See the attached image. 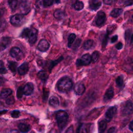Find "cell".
Wrapping results in <instances>:
<instances>
[{"mask_svg": "<svg viewBox=\"0 0 133 133\" xmlns=\"http://www.w3.org/2000/svg\"><path fill=\"white\" fill-rule=\"evenodd\" d=\"M57 89L61 92H66L69 91L72 86L73 83L71 79L68 76H63L61 77L57 82Z\"/></svg>", "mask_w": 133, "mask_h": 133, "instance_id": "obj_1", "label": "cell"}, {"mask_svg": "<svg viewBox=\"0 0 133 133\" xmlns=\"http://www.w3.org/2000/svg\"><path fill=\"white\" fill-rule=\"evenodd\" d=\"M55 117L59 129L61 131L63 130L65 127L69 118L67 113L64 111L59 110L56 112Z\"/></svg>", "mask_w": 133, "mask_h": 133, "instance_id": "obj_2", "label": "cell"}, {"mask_svg": "<svg viewBox=\"0 0 133 133\" xmlns=\"http://www.w3.org/2000/svg\"><path fill=\"white\" fill-rule=\"evenodd\" d=\"M25 18L23 14H16L10 18V23L14 26H18L21 25L24 22Z\"/></svg>", "mask_w": 133, "mask_h": 133, "instance_id": "obj_3", "label": "cell"}, {"mask_svg": "<svg viewBox=\"0 0 133 133\" xmlns=\"http://www.w3.org/2000/svg\"><path fill=\"white\" fill-rule=\"evenodd\" d=\"M91 61V56L89 54H85L80 58L77 59L76 61V65L77 66L87 65L89 64Z\"/></svg>", "mask_w": 133, "mask_h": 133, "instance_id": "obj_4", "label": "cell"}, {"mask_svg": "<svg viewBox=\"0 0 133 133\" xmlns=\"http://www.w3.org/2000/svg\"><path fill=\"white\" fill-rule=\"evenodd\" d=\"M121 112L123 115H128L133 113V102L130 100L126 101L123 105Z\"/></svg>", "mask_w": 133, "mask_h": 133, "instance_id": "obj_5", "label": "cell"}, {"mask_svg": "<svg viewBox=\"0 0 133 133\" xmlns=\"http://www.w3.org/2000/svg\"><path fill=\"white\" fill-rule=\"evenodd\" d=\"M10 55L12 58L16 59L17 60H22L24 57L23 52L17 47H13L10 49Z\"/></svg>", "mask_w": 133, "mask_h": 133, "instance_id": "obj_6", "label": "cell"}, {"mask_svg": "<svg viewBox=\"0 0 133 133\" xmlns=\"http://www.w3.org/2000/svg\"><path fill=\"white\" fill-rule=\"evenodd\" d=\"M19 9L20 12L23 15L28 14L30 11V6L29 0H20Z\"/></svg>", "mask_w": 133, "mask_h": 133, "instance_id": "obj_7", "label": "cell"}, {"mask_svg": "<svg viewBox=\"0 0 133 133\" xmlns=\"http://www.w3.org/2000/svg\"><path fill=\"white\" fill-rule=\"evenodd\" d=\"M37 37V30L35 28H31L29 29V31L28 32L27 38H28L29 42L31 44H34Z\"/></svg>", "mask_w": 133, "mask_h": 133, "instance_id": "obj_8", "label": "cell"}, {"mask_svg": "<svg viewBox=\"0 0 133 133\" xmlns=\"http://www.w3.org/2000/svg\"><path fill=\"white\" fill-rule=\"evenodd\" d=\"M106 15L103 11H99L97 14L95 18V22L97 26L102 25L105 21Z\"/></svg>", "mask_w": 133, "mask_h": 133, "instance_id": "obj_9", "label": "cell"}, {"mask_svg": "<svg viewBox=\"0 0 133 133\" xmlns=\"http://www.w3.org/2000/svg\"><path fill=\"white\" fill-rule=\"evenodd\" d=\"M49 47L50 45L48 42H47V41L45 39H42L39 41L37 45V48L40 51L45 52L49 49Z\"/></svg>", "mask_w": 133, "mask_h": 133, "instance_id": "obj_10", "label": "cell"}, {"mask_svg": "<svg viewBox=\"0 0 133 133\" xmlns=\"http://www.w3.org/2000/svg\"><path fill=\"white\" fill-rule=\"evenodd\" d=\"M117 111V108L115 107L109 108L105 112V118L107 122H110L115 115Z\"/></svg>", "mask_w": 133, "mask_h": 133, "instance_id": "obj_11", "label": "cell"}, {"mask_svg": "<svg viewBox=\"0 0 133 133\" xmlns=\"http://www.w3.org/2000/svg\"><path fill=\"white\" fill-rule=\"evenodd\" d=\"M125 38L126 43L129 46H133V30L128 29L125 33Z\"/></svg>", "mask_w": 133, "mask_h": 133, "instance_id": "obj_12", "label": "cell"}, {"mask_svg": "<svg viewBox=\"0 0 133 133\" xmlns=\"http://www.w3.org/2000/svg\"><path fill=\"white\" fill-rule=\"evenodd\" d=\"M74 90L76 95L81 96L85 91V87L83 83H77L75 85Z\"/></svg>", "mask_w": 133, "mask_h": 133, "instance_id": "obj_13", "label": "cell"}, {"mask_svg": "<svg viewBox=\"0 0 133 133\" xmlns=\"http://www.w3.org/2000/svg\"><path fill=\"white\" fill-rule=\"evenodd\" d=\"M11 38L10 37H2L1 39V51L6 49L10 44Z\"/></svg>", "mask_w": 133, "mask_h": 133, "instance_id": "obj_14", "label": "cell"}, {"mask_svg": "<svg viewBox=\"0 0 133 133\" xmlns=\"http://www.w3.org/2000/svg\"><path fill=\"white\" fill-rule=\"evenodd\" d=\"M34 90V85L31 82L26 83L23 88V91L24 95L26 96H29L31 95Z\"/></svg>", "mask_w": 133, "mask_h": 133, "instance_id": "obj_15", "label": "cell"}, {"mask_svg": "<svg viewBox=\"0 0 133 133\" xmlns=\"http://www.w3.org/2000/svg\"><path fill=\"white\" fill-rule=\"evenodd\" d=\"M19 75H25L29 70V64L27 62H23L21 64L17 69Z\"/></svg>", "mask_w": 133, "mask_h": 133, "instance_id": "obj_16", "label": "cell"}, {"mask_svg": "<svg viewBox=\"0 0 133 133\" xmlns=\"http://www.w3.org/2000/svg\"><path fill=\"white\" fill-rule=\"evenodd\" d=\"M114 96V89L112 87H109L105 92L103 97V100L104 101H108L111 100Z\"/></svg>", "mask_w": 133, "mask_h": 133, "instance_id": "obj_17", "label": "cell"}, {"mask_svg": "<svg viewBox=\"0 0 133 133\" xmlns=\"http://www.w3.org/2000/svg\"><path fill=\"white\" fill-rule=\"evenodd\" d=\"M101 5V2L99 0H90L89 8L92 10L98 9Z\"/></svg>", "mask_w": 133, "mask_h": 133, "instance_id": "obj_18", "label": "cell"}, {"mask_svg": "<svg viewBox=\"0 0 133 133\" xmlns=\"http://www.w3.org/2000/svg\"><path fill=\"white\" fill-rule=\"evenodd\" d=\"M49 105L53 108H57L59 105V100L58 97L55 96H51L49 101Z\"/></svg>", "mask_w": 133, "mask_h": 133, "instance_id": "obj_19", "label": "cell"}, {"mask_svg": "<svg viewBox=\"0 0 133 133\" xmlns=\"http://www.w3.org/2000/svg\"><path fill=\"white\" fill-rule=\"evenodd\" d=\"M12 91L10 88H4L1 92V98L6 99L9 96L11 95Z\"/></svg>", "mask_w": 133, "mask_h": 133, "instance_id": "obj_20", "label": "cell"}, {"mask_svg": "<svg viewBox=\"0 0 133 133\" xmlns=\"http://www.w3.org/2000/svg\"><path fill=\"white\" fill-rule=\"evenodd\" d=\"M18 127L19 130L21 132H27L30 130V126L25 123H20Z\"/></svg>", "mask_w": 133, "mask_h": 133, "instance_id": "obj_21", "label": "cell"}, {"mask_svg": "<svg viewBox=\"0 0 133 133\" xmlns=\"http://www.w3.org/2000/svg\"><path fill=\"white\" fill-rule=\"evenodd\" d=\"M37 77L43 82H46L48 77V75L45 71H40L37 74Z\"/></svg>", "mask_w": 133, "mask_h": 133, "instance_id": "obj_22", "label": "cell"}, {"mask_svg": "<svg viewBox=\"0 0 133 133\" xmlns=\"http://www.w3.org/2000/svg\"><path fill=\"white\" fill-rule=\"evenodd\" d=\"M107 128L106 120H101L98 123V131L100 132H103Z\"/></svg>", "mask_w": 133, "mask_h": 133, "instance_id": "obj_23", "label": "cell"}, {"mask_svg": "<svg viewBox=\"0 0 133 133\" xmlns=\"http://www.w3.org/2000/svg\"><path fill=\"white\" fill-rule=\"evenodd\" d=\"M17 65H18V63L15 61H9L8 62V68L12 73H15L16 72Z\"/></svg>", "mask_w": 133, "mask_h": 133, "instance_id": "obj_24", "label": "cell"}, {"mask_svg": "<svg viewBox=\"0 0 133 133\" xmlns=\"http://www.w3.org/2000/svg\"><path fill=\"white\" fill-rule=\"evenodd\" d=\"M94 45V41L92 39H88L83 44V48L86 50H88L92 48Z\"/></svg>", "mask_w": 133, "mask_h": 133, "instance_id": "obj_25", "label": "cell"}, {"mask_svg": "<svg viewBox=\"0 0 133 133\" xmlns=\"http://www.w3.org/2000/svg\"><path fill=\"white\" fill-rule=\"evenodd\" d=\"M123 12V9L121 8H115L112 10L110 13V16L112 17L116 18L118 17Z\"/></svg>", "mask_w": 133, "mask_h": 133, "instance_id": "obj_26", "label": "cell"}, {"mask_svg": "<svg viewBox=\"0 0 133 133\" xmlns=\"http://www.w3.org/2000/svg\"><path fill=\"white\" fill-rule=\"evenodd\" d=\"M63 59V57H60L59 58H58V59L57 60H56L55 61H51L50 62H48L47 63L48 64V70L49 71H50L52 68L55 66L56 65H57L60 61H61Z\"/></svg>", "mask_w": 133, "mask_h": 133, "instance_id": "obj_27", "label": "cell"}, {"mask_svg": "<svg viewBox=\"0 0 133 133\" xmlns=\"http://www.w3.org/2000/svg\"><path fill=\"white\" fill-rule=\"evenodd\" d=\"M54 16L57 19H61L64 17V14L62 10L60 9H57L55 11L54 13Z\"/></svg>", "mask_w": 133, "mask_h": 133, "instance_id": "obj_28", "label": "cell"}, {"mask_svg": "<svg viewBox=\"0 0 133 133\" xmlns=\"http://www.w3.org/2000/svg\"><path fill=\"white\" fill-rule=\"evenodd\" d=\"M76 38V35L74 33H71L68 37V46L69 47H71L74 43L75 39Z\"/></svg>", "mask_w": 133, "mask_h": 133, "instance_id": "obj_29", "label": "cell"}, {"mask_svg": "<svg viewBox=\"0 0 133 133\" xmlns=\"http://www.w3.org/2000/svg\"><path fill=\"white\" fill-rule=\"evenodd\" d=\"M74 8L76 10H81L84 8V4L81 1H76L74 4Z\"/></svg>", "mask_w": 133, "mask_h": 133, "instance_id": "obj_30", "label": "cell"}, {"mask_svg": "<svg viewBox=\"0 0 133 133\" xmlns=\"http://www.w3.org/2000/svg\"><path fill=\"white\" fill-rule=\"evenodd\" d=\"M9 5L12 10H15L18 5V1L17 0H8Z\"/></svg>", "mask_w": 133, "mask_h": 133, "instance_id": "obj_31", "label": "cell"}, {"mask_svg": "<svg viewBox=\"0 0 133 133\" xmlns=\"http://www.w3.org/2000/svg\"><path fill=\"white\" fill-rule=\"evenodd\" d=\"M99 52L98 51H95L91 55V61L93 63L96 62L99 58Z\"/></svg>", "mask_w": 133, "mask_h": 133, "instance_id": "obj_32", "label": "cell"}, {"mask_svg": "<svg viewBox=\"0 0 133 133\" xmlns=\"http://www.w3.org/2000/svg\"><path fill=\"white\" fill-rule=\"evenodd\" d=\"M116 83L118 87H122L124 84V81H123V77L122 76H118L116 79Z\"/></svg>", "mask_w": 133, "mask_h": 133, "instance_id": "obj_33", "label": "cell"}, {"mask_svg": "<svg viewBox=\"0 0 133 133\" xmlns=\"http://www.w3.org/2000/svg\"><path fill=\"white\" fill-rule=\"evenodd\" d=\"M88 130L86 129V127L84 124H81L77 129V132H87Z\"/></svg>", "mask_w": 133, "mask_h": 133, "instance_id": "obj_34", "label": "cell"}, {"mask_svg": "<svg viewBox=\"0 0 133 133\" xmlns=\"http://www.w3.org/2000/svg\"><path fill=\"white\" fill-rule=\"evenodd\" d=\"M14 102H15V99L14 96H9L6 99V103L8 105L13 104Z\"/></svg>", "mask_w": 133, "mask_h": 133, "instance_id": "obj_35", "label": "cell"}, {"mask_svg": "<svg viewBox=\"0 0 133 133\" xmlns=\"http://www.w3.org/2000/svg\"><path fill=\"white\" fill-rule=\"evenodd\" d=\"M55 0H42L43 5L44 7H48L52 5Z\"/></svg>", "mask_w": 133, "mask_h": 133, "instance_id": "obj_36", "label": "cell"}, {"mask_svg": "<svg viewBox=\"0 0 133 133\" xmlns=\"http://www.w3.org/2000/svg\"><path fill=\"white\" fill-rule=\"evenodd\" d=\"M24 94L23 93V88L21 86V87H19L18 89H17V93H16V95H17V97L18 98L20 99L21 98H22V95Z\"/></svg>", "mask_w": 133, "mask_h": 133, "instance_id": "obj_37", "label": "cell"}, {"mask_svg": "<svg viewBox=\"0 0 133 133\" xmlns=\"http://www.w3.org/2000/svg\"><path fill=\"white\" fill-rule=\"evenodd\" d=\"M11 116L13 118H18L19 117L20 114V112L18 110H14L11 112Z\"/></svg>", "mask_w": 133, "mask_h": 133, "instance_id": "obj_38", "label": "cell"}, {"mask_svg": "<svg viewBox=\"0 0 133 133\" xmlns=\"http://www.w3.org/2000/svg\"><path fill=\"white\" fill-rule=\"evenodd\" d=\"M0 71H1V74H5L6 73H7V71L6 70V69L5 68L4 65L3 64V62L1 61V69H0Z\"/></svg>", "mask_w": 133, "mask_h": 133, "instance_id": "obj_39", "label": "cell"}, {"mask_svg": "<svg viewBox=\"0 0 133 133\" xmlns=\"http://www.w3.org/2000/svg\"><path fill=\"white\" fill-rule=\"evenodd\" d=\"M124 4L126 6L132 5L133 4V0H124Z\"/></svg>", "mask_w": 133, "mask_h": 133, "instance_id": "obj_40", "label": "cell"}, {"mask_svg": "<svg viewBox=\"0 0 133 133\" xmlns=\"http://www.w3.org/2000/svg\"><path fill=\"white\" fill-rule=\"evenodd\" d=\"M104 4L107 5H111L114 3L116 0H103Z\"/></svg>", "mask_w": 133, "mask_h": 133, "instance_id": "obj_41", "label": "cell"}, {"mask_svg": "<svg viewBox=\"0 0 133 133\" xmlns=\"http://www.w3.org/2000/svg\"><path fill=\"white\" fill-rule=\"evenodd\" d=\"M117 38H118V36H117V35H115L111 37V42L112 43L115 42L117 40Z\"/></svg>", "mask_w": 133, "mask_h": 133, "instance_id": "obj_42", "label": "cell"}, {"mask_svg": "<svg viewBox=\"0 0 133 133\" xmlns=\"http://www.w3.org/2000/svg\"><path fill=\"white\" fill-rule=\"evenodd\" d=\"M81 39H77L75 41V44L74 45V47H78V46H79V45H80V44H81Z\"/></svg>", "mask_w": 133, "mask_h": 133, "instance_id": "obj_43", "label": "cell"}, {"mask_svg": "<svg viewBox=\"0 0 133 133\" xmlns=\"http://www.w3.org/2000/svg\"><path fill=\"white\" fill-rule=\"evenodd\" d=\"M116 49H118V50H119V49H121L122 48V47H123V44H122V43H121V42H119V43H118L116 45Z\"/></svg>", "mask_w": 133, "mask_h": 133, "instance_id": "obj_44", "label": "cell"}, {"mask_svg": "<svg viewBox=\"0 0 133 133\" xmlns=\"http://www.w3.org/2000/svg\"><path fill=\"white\" fill-rule=\"evenodd\" d=\"M129 22L131 23H133V11L131 13L130 15L129 16V19H128Z\"/></svg>", "mask_w": 133, "mask_h": 133, "instance_id": "obj_45", "label": "cell"}, {"mask_svg": "<svg viewBox=\"0 0 133 133\" xmlns=\"http://www.w3.org/2000/svg\"><path fill=\"white\" fill-rule=\"evenodd\" d=\"M66 132H73V127L70 126L69 127L67 130L65 131Z\"/></svg>", "mask_w": 133, "mask_h": 133, "instance_id": "obj_46", "label": "cell"}, {"mask_svg": "<svg viewBox=\"0 0 133 133\" xmlns=\"http://www.w3.org/2000/svg\"><path fill=\"white\" fill-rule=\"evenodd\" d=\"M115 128L114 127H111V128L108 130V132H114L115 131Z\"/></svg>", "mask_w": 133, "mask_h": 133, "instance_id": "obj_47", "label": "cell"}, {"mask_svg": "<svg viewBox=\"0 0 133 133\" xmlns=\"http://www.w3.org/2000/svg\"><path fill=\"white\" fill-rule=\"evenodd\" d=\"M129 129L133 131V120L130 122V124H129Z\"/></svg>", "mask_w": 133, "mask_h": 133, "instance_id": "obj_48", "label": "cell"}, {"mask_svg": "<svg viewBox=\"0 0 133 133\" xmlns=\"http://www.w3.org/2000/svg\"><path fill=\"white\" fill-rule=\"evenodd\" d=\"M129 65L130 66L131 69L133 70V59H131V61L129 63Z\"/></svg>", "mask_w": 133, "mask_h": 133, "instance_id": "obj_49", "label": "cell"}]
</instances>
